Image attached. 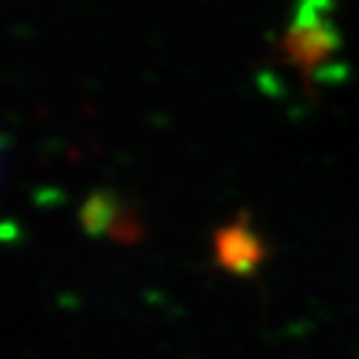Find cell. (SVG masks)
Instances as JSON below:
<instances>
[{
  "label": "cell",
  "mask_w": 359,
  "mask_h": 359,
  "mask_svg": "<svg viewBox=\"0 0 359 359\" xmlns=\"http://www.w3.org/2000/svg\"><path fill=\"white\" fill-rule=\"evenodd\" d=\"M261 256H264L261 240L250 231L248 224H231L216 234V258L224 269L248 274L258 266Z\"/></svg>",
  "instance_id": "6da1fadb"
}]
</instances>
